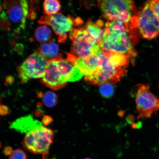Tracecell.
I'll return each mask as SVG.
<instances>
[{
	"label": "cell",
	"instance_id": "cell-16",
	"mask_svg": "<svg viewBox=\"0 0 159 159\" xmlns=\"http://www.w3.org/2000/svg\"><path fill=\"white\" fill-rule=\"evenodd\" d=\"M41 98L43 99V104L49 108L55 106L58 100L57 95L51 91H47L43 94Z\"/></svg>",
	"mask_w": 159,
	"mask_h": 159
},
{
	"label": "cell",
	"instance_id": "cell-17",
	"mask_svg": "<svg viewBox=\"0 0 159 159\" xmlns=\"http://www.w3.org/2000/svg\"><path fill=\"white\" fill-rule=\"evenodd\" d=\"M49 60L60 58L61 57V54L60 52L59 46L53 42L50 41L49 42Z\"/></svg>",
	"mask_w": 159,
	"mask_h": 159
},
{
	"label": "cell",
	"instance_id": "cell-25",
	"mask_svg": "<svg viewBox=\"0 0 159 159\" xmlns=\"http://www.w3.org/2000/svg\"><path fill=\"white\" fill-rule=\"evenodd\" d=\"M14 81V79L12 76H11V75H9L6 78V83L8 84H11Z\"/></svg>",
	"mask_w": 159,
	"mask_h": 159
},
{
	"label": "cell",
	"instance_id": "cell-27",
	"mask_svg": "<svg viewBox=\"0 0 159 159\" xmlns=\"http://www.w3.org/2000/svg\"><path fill=\"white\" fill-rule=\"evenodd\" d=\"M35 113L36 116H37L38 117L41 116V115H42V111L41 110H37L36 111Z\"/></svg>",
	"mask_w": 159,
	"mask_h": 159
},
{
	"label": "cell",
	"instance_id": "cell-9",
	"mask_svg": "<svg viewBox=\"0 0 159 159\" xmlns=\"http://www.w3.org/2000/svg\"><path fill=\"white\" fill-rule=\"evenodd\" d=\"M137 29L143 38L151 40L159 35V20L150 7L149 1L138 13Z\"/></svg>",
	"mask_w": 159,
	"mask_h": 159
},
{
	"label": "cell",
	"instance_id": "cell-6",
	"mask_svg": "<svg viewBox=\"0 0 159 159\" xmlns=\"http://www.w3.org/2000/svg\"><path fill=\"white\" fill-rule=\"evenodd\" d=\"M49 61L39 51L30 55L18 67V74L22 84L31 79L42 77Z\"/></svg>",
	"mask_w": 159,
	"mask_h": 159
},
{
	"label": "cell",
	"instance_id": "cell-8",
	"mask_svg": "<svg viewBox=\"0 0 159 159\" xmlns=\"http://www.w3.org/2000/svg\"><path fill=\"white\" fill-rule=\"evenodd\" d=\"M126 73L124 67L113 66L105 56L103 63L98 70L94 74L84 76V78L85 82L89 84L100 85L106 83L114 84L120 81Z\"/></svg>",
	"mask_w": 159,
	"mask_h": 159
},
{
	"label": "cell",
	"instance_id": "cell-30",
	"mask_svg": "<svg viewBox=\"0 0 159 159\" xmlns=\"http://www.w3.org/2000/svg\"><path fill=\"white\" fill-rule=\"evenodd\" d=\"M1 143H0V148H1Z\"/></svg>",
	"mask_w": 159,
	"mask_h": 159
},
{
	"label": "cell",
	"instance_id": "cell-23",
	"mask_svg": "<svg viewBox=\"0 0 159 159\" xmlns=\"http://www.w3.org/2000/svg\"><path fill=\"white\" fill-rule=\"evenodd\" d=\"M53 119L50 116L48 115H45L42 119V123L45 126L49 125L52 122Z\"/></svg>",
	"mask_w": 159,
	"mask_h": 159
},
{
	"label": "cell",
	"instance_id": "cell-5",
	"mask_svg": "<svg viewBox=\"0 0 159 159\" xmlns=\"http://www.w3.org/2000/svg\"><path fill=\"white\" fill-rule=\"evenodd\" d=\"M5 11L1 17L13 27L16 32L25 29L26 18L29 13L27 0H5Z\"/></svg>",
	"mask_w": 159,
	"mask_h": 159
},
{
	"label": "cell",
	"instance_id": "cell-12",
	"mask_svg": "<svg viewBox=\"0 0 159 159\" xmlns=\"http://www.w3.org/2000/svg\"><path fill=\"white\" fill-rule=\"evenodd\" d=\"M101 51L113 66L124 67L129 65L130 59L126 55L102 48Z\"/></svg>",
	"mask_w": 159,
	"mask_h": 159
},
{
	"label": "cell",
	"instance_id": "cell-13",
	"mask_svg": "<svg viewBox=\"0 0 159 159\" xmlns=\"http://www.w3.org/2000/svg\"><path fill=\"white\" fill-rule=\"evenodd\" d=\"M103 25L104 23L101 20H98L95 23L89 20L84 27L89 35L99 44L102 41L104 34Z\"/></svg>",
	"mask_w": 159,
	"mask_h": 159
},
{
	"label": "cell",
	"instance_id": "cell-28",
	"mask_svg": "<svg viewBox=\"0 0 159 159\" xmlns=\"http://www.w3.org/2000/svg\"><path fill=\"white\" fill-rule=\"evenodd\" d=\"M43 159H47L46 157L45 156H43ZM56 159V158H51V159Z\"/></svg>",
	"mask_w": 159,
	"mask_h": 159
},
{
	"label": "cell",
	"instance_id": "cell-3",
	"mask_svg": "<svg viewBox=\"0 0 159 159\" xmlns=\"http://www.w3.org/2000/svg\"><path fill=\"white\" fill-rule=\"evenodd\" d=\"M98 6L108 21L132 24L137 27L138 13L134 0H98Z\"/></svg>",
	"mask_w": 159,
	"mask_h": 159
},
{
	"label": "cell",
	"instance_id": "cell-2",
	"mask_svg": "<svg viewBox=\"0 0 159 159\" xmlns=\"http://www.w3.org/2000/svg\"><path fill=\"white\" fill-rule=\"evenodd\" d=\"M137 30L132 24L108 21L105 24L104 35L99 44L101 48L123 53L133 59L137 54L134 48L138 39Z\"/></svg>",
	"mask_w": 159,
	"mask_h": 159
},
{
	"label": "cell",
	"instance_id": "cell-14",
	"mask_svg": "<svg viewBox=\"0 0 159 159\" xmlns=\"http://www.w3.org/2000/svg\"><path fill=\"white\" fill-rule=\"evenodd\" d=\"M52 36V32L47 25L40 26L36 29L35 37L37 40L42 43H47L50 41Z\"/></svg>",
	"mask_w": 159,
	"mask_h": 159
},
{
	"label": "cell",
	"instance_id": "cell-29",
	"mask_svg": "<svg viewBox=\"0 0 159 159\" xmlns=\"http://www.w3.org/2000/svg\"><path fill=\"white\" fill-rule=\"evenodd\" d=\"M84 159H91V158H85Z\"/></svg>",
	"mask_w": 159,
	"mask_h": 159
},
{
	"label": "cell",
	"instance_id": "cell-19",
	"mask_svg": "<svg viewBox=\"0 0 159 159\" xmlns=\"http://www.w3.org/2000/svg\"><path fill=\"white\" fill-rule=\"evenodd\" d=\"M9 159H27V156L24 151L17 149L13 151Z\"/></svg>",
	"mask_w": 159,
	"mask_h": 159
},
{
	"label": "cell",
	"instance_id": "cell-18",
	"mask_svg": "<svg viewBox=\"0 0 159 159\" xmlns=\"http://www.w3.org/2000/svg\"><path fill=\"white\" fill-rule=\"evenodd\" d=\"M99 91L101 95L105 98H110L114 93V88L112 84L110 83H104L101 85Z\"/></svg>",
	"mask_w": 159,
	"mask_h": 159
},
{
	"label": "cell",
	"instance_id": "cell-4",
	"mask_svg": "<svg viewBox=\"0 0 159 159\" xmlns=\"http://www.w3.org/2000/svg\"><path fill=\"white\" fill-rule=\"evenodd\" d=\"M69 36L72 42L71 54L75 57L87 58L101 51L100 45L89 35L84 27L73 29Z\"/></svg>",
	"mask_w": 159,
	"mask_h": 159
},
{
	"label": "cell",
	"instance_id": "cell-11",
	"mask_svg": "<svg viewBox=\"0 0 159 159\" xmlns=\"http://www.w3.org/2000/svg\"><path fill=\"white\" fill-rule=\"evenodd\" d=\"M68 82L59 71L56 59L49 61L41 82L53 90H57L64 87Z\"/></svg>",
	"mask_w": 159,
	"mask_h": 159
},
{
	"label": "cell",
	"instance_id": "cell-1",
	"mask_svg": "<svg viewBox=\"0 0 159 159\" xmlns=\"http://www.w3.org/2000/svg\"><path fill=\"white\" fill-rule=\"evenodd\" d=\"M10 128L25 134L21 144L25 150L32 153L43 154V156L49 153L54 132L34 119L32 115L17 119L11 123Z\"/></svg>",
	"mask_w": 159,
	"mask_h": 159
},
{
	"label": "cell",
	"instance_id": "cell-15",
	"mask_svg": "<svg viewBox=\"0 0 159 159\" xmlns=\"http://www.w3.org/2000/svg\"><path fill=\"white\" fill-rule=\"evenodd\" d=\"M61 5L59 0H44L43 3V13L46 15H52L58 13Z\"/></svg>",
	"mask_w": 159,
	"mask_h": 159
},
{
	"label": "cell",
	"instance_id": "cell-20",
	"mask_svg": "<svg viewBox=\"0 0 159 159\" xmlns=\"http://www.w3.org/2000/svg\"><path fill=\"white\" fill-rule=\"evenodd\" d=\"M148 1L151 9L159 20V0H150Z\"/></svg>",
	"mask_w": 159,
	"mask_h": 159
},
{
	"label": "cell",
	"instance_id": "cell-31",
	"mask_svg": "<svg viewBox=\"0 0 159 159\" xmlns=\"http://www.w3.org/2000/svg\"><path fill=\"white\" fill-rule=\"evenodd\" d=\"M70 1H71V0H70Z\"/></svg>",
	"mask_w": 159,
	"mask_h": 159
},
{
	"label": "cell",
	"instance_id": "cell-24",
	"mask_svg": "<svg viewBox=\"0 0 159 159\" xmlns=\"http://www.w3.org/2000/svg\"><path fill=\"white\" fill-rule=\"evenodd\" d=\"M12 148L11 147L7 146L5 148L3 152L5 156H10L13 152Z\"/></svg>",
	"mask_w": 159,
	"mask_h": 159
},
{
	"label": "cell",
	"instance_id": "cell-26",
	"mask_svg": "<svg viewBox=\"0 0 159 159\" xmlns=\"http://www.w3.org/2000/svg\"><path fill=\"white\" fill-rule=\"evenodd\" d=\"M128 120L129 123H132L134 120V118L132 115H130V116H129Z\"/></svg>",
	"mask_w": 159,
	"mask_h": 159
},
{
	"label": "cell",
	"instance_id": "cell-21",
	"mask_svg": "<svg viewBox=\"0 0 159 159\" xmlns=\"http://www.w3.org/2000/svg\"><path fill=\"white\" fill-rule=\"evenodd\" d=\"M49 43H45L41 44L39 47V51L48 60L49 58Z\"/></svg>",
	"mask_w": 159,
	"mask_h": 159
},
{
	"label": "cell",
	"instance_id": "cell-10",
	"mask_svg": "<svg viewBox=\"0 0 159 159\" xmlns=\"http://www.w3.org/2000/svg\"><path fill=\"white\" fill-rule=\"evenodd\" d=\"M39 23L51 26L55 34L58 36L60 43H65L67 34L70 33L73 29V25L76 24L73 17L69 15L66 16L61 13L52 15L43 16L39 20Z\"/></svg>",
	"mask_w": 159,
	"mask_h": 159
},
{
	"label": "cell",
	"instance_id": "cell-22",
	"mask_svg": "<svg viewBox=\"0 0 159 159\" xmlns=\"http://www.w3.org/2000/svg\"><path fill=\"white\" fill-rule=\"evenodd\" d=\"M9 112L8 107L5 105H0V115L5 116V115L8 114Z\"/></svg>",
	"mask_w": 159,
	"mask_h": 159
},
{
	"label": "cell",
	"instance_id": "cell-7",
	"mask_svg": "<svg viewBox=\"0 0 159 159\" xmlns=\"http://www.w3.org/2000/svg\"><path fill=\"white\" fill-rule=\"evenodd\" d=\"M136 89L137 119L152 118V114L159 110V98L151 92L148 84L137 85Z\"/></svg>",
	"mask_w": 159,
	"mask_h": 159
}]
</instances>
